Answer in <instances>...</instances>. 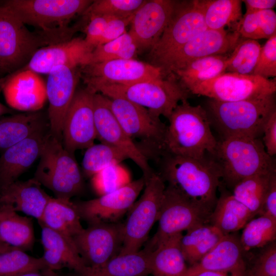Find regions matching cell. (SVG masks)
I'll return each mask as SVG.
<instances>
[{"mask_svg":"<svg viewBox=\"0 0 276 276\" xmlns=\"http://www.w3.org/2000/svg\"><path fill=\"white\" fill-rule=\"evenodd\" d=\"M164 180L189 199L212 213L217 201L222 179L218 163L212 156L202 158L165 154L162 157Z\"/></svg>","mask_w":276,"mask_h":276,"instance_id":"6da1fadb","label":"cell"},{"mask_svg":"<svg viewBox=\"0 0 276 276\" xmlns=\"http://www.w3.org/2000/svg\"><path fill=\"white\" fill-rule=\"evenodd\" d=\"M168 119L165 154L199 159L214 153L218 142L212 132L207 112L201 105L193 106L183 100Z\"/></svg>","mask_w":276,"mask_h":276,"instance_id":"7a4b0ae2","label":"cell"},{"mask_svg":"<svg viewBox=\"0 0 276 276\" xmlns=\"http://www.w3.org/2000/svg\"><path fill=\"white\" fill-rule=\"evenodd\" d=\"M93 1L9 0L3 5L10 9L26 25L40 30V35L53 44L71 39L70 21L83 13Z\"/></svg>","mask_w":276,"mask_h":276,"instance_id":"3957f363","label":"cell"},{"mask_svg":"<svg viewBox=\"0 0 276 276\" xmlns=\"http://www.w3.org/2000/svg\"><path fill=\"white\" fill-rule=\"evenodd\" d=\"M274 94L233 102L210 99L205 110L222 139L259 138L266 122L276 111Z\"/></svg>","mask_w":276,"mask_h":276,"instance_id":"277c9868","label":"cell"},{"mask_svg":"<svg viewBox=\"0 0 276 276\" xmlns=\"http://www.w3.org/2000/svg\"><path fill=\"white\" fill-rule=\"evenodd\" d=\"M34 178L55 195L71 200L84 188V181L74 154L50 130L43 139Z\"/></svg>","mask_w":276,"mask_h":276,"instance_id":"5b68a950","label":"cell"},{"mask_svg":"<svg viewBox=\"0 0 276 276\" xmlns=\"http://www.w3.org/2000/svg\"><path fill=\"white\" fill-rule=\"evenodd\" d=\"M212 157L218 163L222 179L231 188L261 172L275 170L273 160L260 138L229 137L218 144Z\"/></svg>","mask_w":276,"mask_h":276,"instance_id":"8992f818","label":"cell"},{"mask_svg":"<svg viewBox=\"0 0 276 276\" xmlns=\"http://www.w3.org/2000/svg\"><path fill=\"white\" fill-rule=\"evenodd\" d=\"M110 108L120 125L148 159L158 160L165 153L167 128L147 108L121 98H108Z\"/></svg>","mask_w":276,"mask_h":276,"instance_id":"52a82bcc","label":"cell"},{"mask_svg":"<svg viewBox=\"0 0 276 276\" xmlns=\"http://www.w3.org/2000/svg\"><path fill=\"white\" fill-rule=\"evenodd\" d=\"M97 93L108 98H121L147 108L153 115L168 118L188 92L172 76L129 85H106Z\"/></svg>","mask_w":276,"mask_h":276,"instance_id":"ba28073f","label":"cell"},{"mask_svg":"<svg viewBox=\"0 0 276 276\" xmlns=\"http://www.w3.org/2000/svg\"><path fill=\"white\" fill-rule=\"evenodd\" d=\"M166 186L158 173L145 178L144 191L129 210L123 223V241L119 254L137 252L147 240L149 232L157 221Z\"/></svg>","mask_w":276,"mask_h":276,"instance_id":"9c48e42d","label":"cell"},{"mask_svg":"<svg viewBox=\"0 0 276 276\" xmlns=\"http://www.w3.org/2000/svg\"><path fill=\"white\" fill-rule=\"evenodd\" d=\"M211 214L168 184L164 191L157 231L145 248L152 251L170 238L209 222Z\"/></svg>","mask_w":276,"mask_h":276,"instance_id":"30bf717a","label":"cell"},{"mask_svg":"<svg viewBox=\"0 0 276 276\" xmlns=\"http://www.w3.org/2000/svg\"><path fill=\"white\" fill-rule=\"evenodd\" d=\"M47 45L10 9L0 6V72H9L28 62L38 49Z\"/></svg>","mask_w":276,"mask_h":276,"instance_id":"8fae6325","label":"cell"},{"mask_svg":"<svg viewBox=\"0 0 276 276\" xmlns=\"http://www.w3.org/2000/svg\"><path fill=\"white\" fill-rule=\"evenodd\" d=\"M79 71L85 88L93 94L103 85H129L164 77L160 68L134 59L91 63Z\"/></svg>","mask_w":276,"mask_h":276,"instance_id":"7c38bea8","label":"cell"},{"mask_svg":"<svg viewBox=\"0 0 276 276\" xmlns=\"http://www.w3.org/2000/svg\"><path fill=\"white\" fill-rule=\"evenodd\" d=\"M206 29L200 0L177 2L171 19L150 50L152 64L156 66Z\"/></svg>","mask_w":276,"mask_h":276,"instance_id":"4fadbf2b","label":"cell"},{"mask_svg":"<svg viewBox=\"0 0 276 276\" xmlns=\"http://www.w3.org/2000/svg\"><path fill=\"white\" fill-rule=\"evenodd\" d=\"M275 80L225 72L191 88L188 93L221 102H233L275 94Z\"/></svg>","mask_w":276,"mask_h":276,"instance_id":"5bb4252c","label":"cell"},{"mask_svg":"<svg viewBox=\"0 0 276 276\" xmlns=\"http://www.w3.org/2000/svg\"><path fill=\"white\" fill-rule=\"evenodd\" d=\"M241 38L237 31L206 29L165 58L156 66L160 68L163 76L171 75L195 60L231 54Z\"/></svg>","mask_w":276,"mask_h":276,"instance_id":"9a60e30c","label":"cell"},{"mask_svg":"<svg viewBox=\"0 0 276 276\" xmlns=\"http://www.w3.org/2000/svg\"><path fill=\"white\" fill-rule=\"evenodd\" d=\"M73 240L85 265L100 267L120 254L123 241V223H89Z\"/></svg>","mask_w":276,"mask_h":276,"instance_id":"2e32d148","label":"cell"},{"mask_svg":"<svg viewBox=\"0 0 276 276\" xmlns=\"http://www.w3.org/2000/svg\"><path fill=\"white\" fill-rule=\"evenodd\" d=\"M86 88L76 90L65 114L62 128V143L71 154L87 149L97 139L94 95Z\"/></svg>","mask_w":276,"mask_h":276,"instance_id":"e0dca14e","label":"cell"},{"mask_svg":"<svg viewBox=\"0 0 276 276\" xmlns=\"http://www.w3.org/2000/svg\"><path fill=\"white\" fill-rule=\"evenodd\" d=\"M94 107L97 139L124 152L140 168L145 178L149 177L154 171L148 159L120 125L110 108L108 97L95 94Z\"/></svg>","mask_w":276,"mask_h":276,"instance_id":"ac0fdd59","label":"cell"},{"mask_svg":"<svg viewBox=\"0 0 276 276\" xmlns=\"http://www.w3.org/2000/svg\"><path fill=\"white\" fill-rule=\"evenodd\" d=\"M145 184V178L143 175L113 192L95 199L74 203L81 219L88 224L116 222L129 211Z\"/></svg>","mask_w":276,"mask_h":276,"instance_id":"d6986e66","label":"cell"},{"mask_svg":"<svg viewBox=\"0 0 276 276\" xmlns=\"http://www.w3.org/2000/svg\"><path fill=\"white\" fill-rule=\"evenodd\" d=\"M94 49L79 37L47 45L38 49L22 69L48 74L60 66L80 68L90 63Z\"/></svg>","mask_w":276,"mask_h":276,"instance_id":"ffe728a7","label":"cell"},{"mask_svg":"<svg viewBox=\"0 0 276 276\" xmlns=\"http://www.w3.org/2000/svg\"><path fill=\"white\" fill-rule=\"evenodd\" d=\"M48 75L45 84L50 132L62 141L63 120L76 93L80 71L78 68L60 66L53 69Z\"/></svg>","mask_w":276,"mask_h":276,"instance_id":"44dd1931","label":"cell"},{"mask_svg":"<svg viewBox=\"0 0 276 276\" xmlns=\"http://www.w3.org/2000/svg\"><path fill=\"white\" fill-rule=\"evenodd\" d=\"M177 2L146 1L134 13L129 32L139 50L151 49L157 42L175 12Z\"/></svg>","mask_w":276,"mask_h":276,"instance_id":"7402d4cb","label":"cell"},{"mask_svg":"<svg viewBox=\"0 0 276 276\" xmlns=\"http://www.w3.org/2000/svg\"><path fill=\"white\" fill-rule=\"evenodd\" d=\"M3 91L7 103L22 111H37L47 99L44 81L38 74L28 69L11 75L5 81Z\"/></svg>","mask_w":276,"mask_h":276,"instance_id":"603a6c76","label":"cell"},{"mask_svg":"<svg viewBox=\"0 0 276 276\" xmlns=\"http://www.w3.org/2000/svg\"><path fill=\"white\" fill-rule=\"evenodd\" d=\"M245 252L236 233L225 235L198 262L189 268L224 272L235 276H247L244 260Z\"/></svg>","mask_w":276,"mask_h":276,"instance_id":"cb8c5ba5","label":"cell"},{"mask_svg":"<svg viewBox=\"0 0 276 276\" xmlns=\"http://www.w3.org/2000/svg\"><path fill=\"white\" fill-rule=\"evenodd\" d=\"M49 130L36 133L5 149L0 157V190L17 180L39 157L43 139Z\"/></svg>","mask_w":276,"mask_h":276,"instance_id":"d4e9b609","label":"cell"},{"mask_svg":"<svg viewBox=\"0 0 276 276\" xmlns=\"http://www.w3.org/2000/svg\"><path fill=\"white\" fill-rule=\"evenodd\" d=\"M51 197L34 178L17 180L0 190V204L9 205L16 212L34 217L38 222Z\"/></svg>","mask_w":276,"mask_h":276,"instance_id":"484cf974","label":"cell"},{"mask_svg":"<svg viewBox=\"0 0 276 276\" xmlns=\"http://www.w3.org/2000/svg\"><path fill=\"white\" fill-rule=\"evenodd\" d=\"M41 242L43 248L42 258L48 268L54 271L67 268L78 273L85 267L72 238L43 225Z\"/></svg>","mask_w":276,"mask_h":276,"instance_id":"4316f807","label":"cell"},{"mask_svg":"<svg viewBox=\"0 0 276 276\" xmlns=\"http://www.w3.org/2000/svg\"><path fill=\"white\" fill-rule=\"evenodd\" d=\"M151 251L144 248L137 252L119 254L103 265L86 267L73 276H148L150 274Z\"/></svg>","mask_w":276,"mask_h":276,"instance_id":"83f0119b","label":"cell"},{"mask_svg":"<svg viewBox=\"0 0 276 276\" xmlns=\"http://www.w3.org/2000/svg\"><path fill=\"white\" fill-rule=\"evenodd\" d=\"M49 130V120L38 111L14 114L0 121V148L6 149L36 133Z\"/></svg>","mask_w":276,"mask_h":276,"instance_id":"f1b7e54d","label":"cell"},{"mask_svg":"<svg viewBox=\"0 0 276 276\" xmlns=\"http://www.w3.org/2000/svg\"><path fill=\"white\" fill-rule=\"evenodd\" d=\"M0 240L25 251L32 249L35 243L32 218L19 215L9 205L0 204Z\"/></svg>","mask_w":276,"mask_h":276,"instance_id":"f546056e","label":"cell"},{"mask_svg":"<svg viewBox=\"0 0 276 276\" xmlns=\"http://www.w3.org/2000/svg\"><path fill=\"white\" fill-rule=\"evenodd\" d=\"M254 217L232 194L223 192L217 199L209 222L225 235L243 228Z\"/></svg>","mask_w":276,"mask_h":276,"instance_id":"4dcf8cb0","label":"cell"},{"mask_svg":"<svg viewBox=\"0 0 276 276\" xmlns=\"http://www.w3.org/2000/svg\"><path fill=\"white\" fill-rule=\"evenodd\" d=\"M40 225L73 239L84 228L74 202L51 197L43 213Z\"/></svg>","mask_w":276,"mask_h":276,"instance_id":"1f68e13d","label":"cell"},{"mask_svg":"<svg viewBox=\"0 0 276 276\" xmlns=\"http://www.w3.org/2000/svg\"><path fill=\"white\" fill-rule=\"evenodd\" d=\"M182 233L177 234L151 251L150 274L152 276H186L189 266L182 253L180 241Z\"/></svg>","mask_w":276,"mask_h":276,"instance_id":"d6a6232c","label":"cell"},{"mask_svg":"<svg viewBox=\"0 0 276 276\" xmlns=\"http://www.w3.org/2000/svg\"><path fill=\"white\" fill-rule=\"evenodd\" d=\"M186 232L181 236L180 245L189 266L198 262L224 235L209 222L196 225Z\"/></svg>","mask_w":276,"mask_h":276,"instance_id":"836d02e7","label":"cell"},{"mask_svg":"<svg viewBox=\"0 0 276 276\" xmlns=\"http://www.w3.org/2000/svg\"><path fill=\"white\" fill-rule=\"evenodd\" d=\"M228 56L213 55L195 60L170 76L179 80L188 92L192 87L225 73Z\"/></svg>","mask_w":276,"mask_h":276,"instance_id":"e575fe53","label":"cell"},{"mask_svg":"<svg viewBox=\"0 0 276 276\" xmlns=\"http://www.w3.org/2000/svg\"><path fill=\"white\" fill-rule=\"evenodd\" d=\"M275 170L246 177L233 188V196L255 216L260 214Z\"/></svg>","mask_w":276,"mask_h":276,"instance_id":"d590c367","label":"cell"},{"mask_svg":"<svg viewBox=\"0 0 276 276\" xmlns=\"http://www.w3.org/2000/svg\"><path fill=\"white\" fill-rule=\"evenodd\" d=\"M207 29L225 30L227 26L236 31L242 18V1L200 0Z\"/></svg>","mask_w":276,"mask_h":276,"instance_id":"8d00e7d4","label":"cell"},{"mask_svg":"<svg viewBox=\"0 0 276 276\" xmlns=\"http://www.w3.org/2000/svg\"><path fill=\"white\" fill-rule=\"evenodd\" d=\"M236 31L244 39H269L276 34V13L273 9L245 13Z\"/></svg>","mask_w":276,"mask_h":276,"instance_id":"74e56055","label":"cell"},{"mask_svg":"<svg viewBox=\"0 0 276 276\" xmlns=\"http://www.w3.org/2000/svg\"><path fill=\"white\" fill-rule=\"evenodd\" d=\"M276 219L260 215L252 218L243 228L240 237L245 251L256 248H263L275 241Z\"/></svg>","mask_w":276,"mask_h":276,"instance_id":"f35d334b","label":"cell"},{"mask_svg":"<svg viewBox=\"0 0 276 276\" xmlns=\"http://www.w3.org/2000/svg\"><path fill=\"white\" fill-rule=\"evenodd\" d=\"M86 149L82 168L84 174L87 177H93L105 168L121 164L128 158L122 151L102 143L93 144Z\"/></svg>","mask_w":276,"mask_h":276,"instance_id":"ab89813d","label":"cell"},{"mask_svg":"<svg viewBox=\"0 0 276 276\" xmlns=\"http://www.w3.org/2000/svg\"><path fill=\"white\" fill-rule=\"evenodd\" d=\"M45 268L42 257L36 258L14 247L0 251V276H19Z\"/></svg>","mask_w":276,"mask_h":276,"instance_id":"60d3db41","label":"cell"},{"mask_svg":"<svg viewBox=\"0 0 276 276\" xmlns=\"http://www.w3.org/2000/svg\"><path fill=\"white\" fill-rule=\"evenodd\" d=\"M261 48L257 40L241 38L228 57L226 72L252 75Z\"/></svg>","mask_w":276,"mask_h":276,"instance_id":"b9f144b4","label":"cell"},{"mask_svg":"<svg viewBox=\"0 0 276 276\" xmlns=\"http://www.w3.org/2000/svg\"><path fill=\"white\" fill-rule=\"evenodd\" d=\"M130 174L121 164L111 165L91 177V185L100 196L113 192L131 182Z\"/></svg>","mask_w":276,"mask_h":276,"instance_id":"7bdbcfd3","label":"cell"},{"mask_svg":"<svg viewBox=\"0 0 276 276\" xmlns=\"http://www.w3.org/2000/svg\"><path fill=\"white\" fill-rule=\"evenodd\" d=\"M145 0H96L83 13L91 15L126 17L132 15Z\"/></svg>","mask_w":276,"mask_h":276,"instance_id":"ee69618b","label":"cell"},{"mask_svg":"<svg viewBox=\"0 0 276 276\" xmlns=\"http://www.w3.org/2000/svg\"><path fill=\"white\" fill-rule=\"evenodd\" d=\"M252 75L265 79L276 77V34L268 39L261 47Z\"/></svg>","mask_w":276,"mask_h":276,"instance_id":"f6af8a7d","label":"cell"},{"mask_svg":"<svg viewBox=\"0 0 276 276\" xmlns=\"http://www.w3.org/2000/svg\"><path fill=\"white\" fill-rule=\"evenodd\" d=\"M135 41L129 32L94 48L90 64L114 60L120 51L126 45Z\"/></svg>","mask_w":276,"mask_h":276,"instance_id":"bcb514c9","label":"cell"},{"mask_svg":"<svg viewBox=\"0 0 276 276\" xmlns=\"http://www.w3.org/2000/svg\"><path fill=\"white\" fill-rule=\"evenodd\" d=\"M264 247L247 271V276H276L275 241Z\"/></svg>","mask_w":276,"mask_h":276,"instance_id":"7dc6e473","label":"cell"},{"mask_svg":"<svg viewBox=\"0 0 276 276\" xmlns=\"http://www.w3.org/2000/svg\"><path fill=\"white\" fill-rule=\"evenodd\" d=\"M89 21L85 30L86 36L84 40L93 48L100 43L105 31L109 16L91 15L89 16Z\"/></svg>","mask_w":276,"mask_h":276,"instance_id":"c3c4849f","label":"cell"},{"mask_svg":"<svg viewBox=\"0 0 276 276\" xmlns=\"http://www.w3.org/2000/svg\"><path fill=\"white\" fill-rule=\"evenodd\" d=\"M133 16V15L126 17L109 16L105 31L99 45L116 39L126 33V28L130 24Z\"/></svg>","mask_w":276,"mask_h":276,"instance_id":"681fc988","label":"cell"},{"mask_svg":"<svg viewBox=\"0 0 276 276\" xmlns=\"http://www.w3.org/2000/svg\"><path fill=\"white\" fill-rule=\"evenodd\" d=\"M263 143L267 153L271 157L276 154V111L266 122L263 130Z\"/></svg>","mask_w":276,"mask_h":276,"instance_id":"f907efd6","label":"cell"},{"mask_svg":"<svg viewBox=\"0 0 276 276\" xmlns=\"http://www.w3.org/2000/svg\"><path fill=\"white\" fill-rule=\"evenodd\" d=\"M259 216H266L276 219V173L273 174Z\"/></svg>","mask_w":276,"mask_h":276,"instance_id":"816d5d0a","label":"cell"},{"mask_svg":"<svg viewBox=\"0 0 276 276\" xmlns=\"http://www.w3.org/2000/svg\"><path fill=\"white\" fill-rule=\"evenodd\" d=\"M242 2L246 7L245 13L273 9L276 5L275 0H244Z\"/></svg>","mask_w":276,"mask_h":276,"instance_id":"f5cc1de1","label":"cell"},{"mask_svg":"<svg viewBox=\"0 0 276 276\" xmlns=\"http://www.w3.org/2000/svg\"><path fill=\"white\" fill-rule=\"evenodd\" d=\"M19 276H73V272L70 273H60L49 268L27 272Z\"/></svg>","mask_w":276,"mask_h":276,"instance_id":"db71d44e","label":"cell"},{"mask_svg":"<svg viewBox=\"0 0 276 276\" xmlns=\"http://www.w3.org/2000/svg\"><path fill=\"white\" fill-rule=\"evenodd\" d=\"M186 276H235L231 274L224 272L204 270H193L188 267Z\"/></svg>","mask_w":276,"mask_h":276,"instance_id":"11a10c76","label":"cell"},{"mask_svg":"<svg viewBox=\"0 0 276 276\" xmlns=\"http://www.w3.org/2000/svg\"><path fill=\"white\" fill-rule=\"evenodd\" d=\"M11 247H13L8 245L0 240V251L8 249Z\"/></svg>","mask_w":276,"mask_h":276,"instance_id":"9f6ffc18","label":"cell"},{"mask_svg":"<svg viewBox=\"0 0 276 276\" xmlns=\"http://www.w3.org/2000/svg\"><path fill=\"white\" fill-rule=\"evenodd\" d=\"M8 111V109L0 103V115L6 113Z\"/></svg>","mask_w":276,"mask_h":276,"instance_id":"6f0895ef","label":"cell"}]
</instances>
